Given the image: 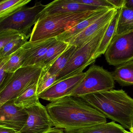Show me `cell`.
Returning a JSON list of instances; mask_svg holds the SVG:
<instances>
[{
    "label": "cell",
    "instance_id": "4",
    "mask_svg": "<svg viewBox=\"0 0 133 133\" xmlns=\"http://www.w3.org/2000/svg\"><path fill=\"white\" fill-rule=\"evenodd\" d=\"M109 24L81 46L77 47L67 64L58 75L55 83L83 73L87 66L95 61V54Z\"/></svg>",
    "mask_w": 133,
    "mask_h": 133
},
{
    "label": "cell",
    "instance_id": "36",
    "mask_svg": "<svg viewBox=\"0 0 133 133\" xmlns=\"http://www.w3.org/2000/svg\"><path fill=\"white\" fill-rule=\"evenodd\" d=\"M131 133V132H130V131H128V132H127V133Z\"/></svg>",
    "mask_w": 133,
    "mask_h": 133
},
{
    "label": "cell",
    "instance_id": "23",
    "mask_svg": "<svg viewBox=\"0 0 133 133\" xmlns=\"http://www.w3.org/2000/svg\"><path fill=\"white\" fill-rule=\"evenodd\" d=\"M76 48L75 46L69 45L66 50L57 58L47 71L51 75H56L57 77L59 74L67 64Z\"/></svg>",
    "mask_w": 133,
    "mask_h": 133
},
{
    "label": "cell",
    "instance_id": "22",
    "mask_svg": "<svg viewBox=\"0 0 133 133\" xmlns=\"http://www.w3.org/2000/svg\"><path fill=\"white\" fill-rule=\"evenodd\" d=\"M31 0H4L0 2V20H3L24 7Z\"/></svg>",
    "mask_w": 133,
    "mask_h": 133
},
{
    "label": "cell",
    "instance_id": "10",
    "mask_svg": "<svg viewBox=\"0 0 133 133\" xmlns=\"http://www.w3.org/2000/svg\"><path fill=\"white\" fill-rule=\"evenodd\" d=\"M28 117L25 109L15 104L14 99L0 105V126L12 128L18 132L24 126Z\"/></svg>",
    "mask_w": 133,
    "mask_h": 133
},
{
    "label": "cell",
    "instance_id": "6",
    "mask_svg": "<svg viewBox=\"0 0 133 133\" xmlns=\"http://www.w3.org/2000/svg\"><path fill=\"white\" fill-rule=\"evenodd\" d=\"M85 77L67 96L80 97L88 94L113 89L115 81L112 73L102 66L93 65L85 72Z\"/></svg>",
    "mask_w": 133,
    "mask_h": 133
},
{
    "label": "cell",
    "instance_id": "27",
    "mask_svg": "<svg viewBox=\"0 0 133 133\" xmlns=\"http://www.w3.org/2000/svg\"><path fill=\"white\" fill-rule=\"evenodd\" d=\"M24 35L13 30H5L0 32V50L10 42Z\"/></svg>",
    "mask_w": 133,
    "mask_h": 133
},
{
    "label": "cell",
    "instance_id": "3",
    "mask_svg": "<svg viewBox=\"0 0 133 133\" xmlns=\"http://www.w3.org/2000/svg\"><path fill=\"white\" fill-rule=\"evenodd\" d=\"M99 10L54 14L39 18L34 25L29 41L56 38Z\"/></svg>",
    "mask_w": 133,
    "mask_h": 133
},
{
    "label": "cell",
    "instance_id": "17",
    "mask_svg": "<svg viewBox=\"0 0 133 133\" xmlns=\"http://www.w3.org/2000/svg\"><path fill=\"white\" fill-rule=\"evenodd\" d=\"M69 46L68 43L57 41L50 47L38 64V66L41 67L44 71H48L57 58L66 50Z\"/></svg>",
    "mask_w": 133,
    "mask_h": 133
},
{
    "label": "cell",
    "instance_id": "21",
    "mask_svg": "<svg viewBox=\"0 0 133 133\" xmlns=\"http://www.w3.org/2000/svg\"><path fill=\"white\" fill-rule=\"evenodd\" d=\"M133 31V9L125 6L120 9L116 35Z\"/></svg>",
    "mask_w": 133,
    "mask_h": 133
},
{
    "label": "cell",
    "instance_id": "13",
    "mask_svg": "<svg viewBox=\"0 0 133 133\" xmlns=\"http://www.w3.org/2000/svg\"><path fill=\"white\" fill-rule=\"evenodd\" d=\"M105 8H109L82 4L75 2L74 0H56L46 5L40 13L39 18L54 14L95 11Z\"/></svg>",
    "mask_w": 133,
    "mask_h": 133
},
{
    "label": "cell",
    "instance_id": "18",
    "mask_svg": "<svg viewBox=\"0 0 133 133\" xmlns=\"http://www.w3.org/2000/svg\"><path fill=\"white\" fill-rule=\"evenodd\" d=\"M128 132L120 124L114 121L99 124L66 133H126Z\"/></svg>",
    "mask_w": 133,
    "mask_h": 133
},
{
    "label": "cell",
    "instance_id": "14",
    "mask_svg": "<svg viewBox=\"0 0 133 133\" xmlns=\"http://www.w3.org/2000/svg\"><path fill=\"white\" fill-rule=\"evenodd\" d=\"M57 41L56 38H52L28 42L23 46L25 52V59L22 67L38 65L50 47Z\"/></svg>",
    "mask_w": 133,
    "mask_h": 133
},
{
    "label": "cell",
    "instance_id": "35",
    "mask_svg": "<svg viewBox=\"0 0 133 133\" xmlns=\"http://www.w3.org/2000/svg\"><path fill=\"white\" fill-rule=\"evenodd\" d=\"M131 128H133V123H132V127H131Z\"/></svg>",
    "mask_w": 133,
    "mask_h": 133
},
{
    "label": "cell",
    "instance_id": "5",
    "mask_svg": "<svg viewBox=\"0 0 133 133\" xmlns=\"http://www.w3.org/2000/svg\"><path fill=\"white\" fill-rule=\"evenodd\" d=\"M43 68L38 65L22 67L13 73L7 84L0 89V105L16 98L25 89L38 82Z\"/></svg>",
    "mask_w": 133,
    "mask_h": 133
},
{
    "label": "cell",
    "instance_id": "34",
    "mask_svg": "<svg viewBox=\"0 0 133 133\" xmlns=\"http://www.w3.org/2000/svg\"><path fill=\"white\" fill-rule=\"evenodd\" d=\"M130 132H131V133H133V128H131L130 130Z\"/></svg>",
    "mask_w": 133,
    "mask_h": 133
},
{
    "label": "cell",
    "instance_id": "20",
    "mask_svg": "<svg viewBox=\"0 0 133 133\" xmlns=\"http://www.w3.org/2000/svg\"><path fill=\"white\" fill-rule=\"evenodd\" d=\"M119 13L120 9H118L116 14L109 24L95 54L94 59L95 60L101 55L105 54L111 41L116 35Z\"/></svg>",
    "mask_w": 133,
    "mask_h": 133
},
{
    "label": "cell",
    "instance_id": "26",
    "mask_svg": "<svg viewBox=\"0 0 133 133\" xmlns=\"http://www.w3.org/2000/svg\"><path fill=\"white\" fill-rule=\"evenodd\" d=\"M56 79V75H51L48 71L42 70L38 82V95L55 83Z\"/></svg>",
    "mask_w": 133,
    "mask_h": 133
},
{
    "label": "cell",
    "instance_id": "1",
    "mask_svg": "<svg viewBox=\"0 0 133 133\" xmlns=\"http://www.w3.org/2000/svg\"><path fill=\"white\" fill-rule=\"evenodd\" d=\"M46 107L53 126L65 132L107 123L104 115L81 97L66 96Z\"/></svg>",
    "mask_w": 133,
    "mask_h": 133
},
{
    "label": "cell",
    "instance_id": "24",
    "mask_svg": "<svg viewBox=\"0 0 133 133\" xmlns=\"http://www.w3.org/2000/svg\"><path fill=\"white\" fill-rule=\"evenodd\" d=\"M30 37L29 36H22L5 45L0 50V59L11 56L27 43Z\"/></svg>",
    "mask_w": 133,
    "mask_h": 133
},
{
    "label": "cell",
    "instance_id": "16",
    "mask_svg": "<svg viewBox=\"0 0 133 133\" xmlns=\"http://www.w3.org/2000/svg\"><path fill=\"white\" fill-rule=\"evenodd\" d=\"M38 82L34 83L25 89L19 96L14 99L16 105L28 109L41 104L37 93Z\"/></svg>",
    "mask_w": 133,
    "mask_h": 133
},
{
    "label": "cell",
    "instance_id": "7",
    "mask_svg": "<svg viewBox=\"0 0 133 133\" xmlns=\"http://www.w3.org/2000/svg\"><path fill=\"white\" fill-rule=\"evenodd\" d=\"M46 5L41 2L36 3L31 7L22 8L10 16L0 20V32L13 30L22 35L31 36V28L39 19V15Z\"/></svg>",
    "mask_w": 133,
    "mask_h": 133
},
{
    "label": "cell",
    "instance_id": "28",
    "mask_svg": "<svg viewBox=\"0 0 133 133\" xmlns=\"http://www.w3.org/2000/svg\"><path fill=\"white\" fill-rule=\"evenodd\" d=\"M10 56L0 59V89L6 85L13 75L6 71V64Z\"/></svg>",
    "mask_w": 133,
    "mask_h": 133
},
{
    "label": "cell",
    "instance_id": "12",
    "mask_svg": "<svg viewBox=\"0 0 133 133\" xmlns=\"http://www.w3.org/2000/svg\"><path fill=\"white\" fill-rule=\"evenodd\" d=\"M118 9L112 8L81 33L68 39L65 42L70 45L78 47L95 35L99 31L109 24L116 14Z\"/></svg>",
    "mask_w": 133,
    "mask_h": 133
},
{
    "label": "cell",
    "instance_id": "33",
    "mask_svg": "<svg viewBox=\"0 0 133 133\" xmlns=\"http://www.w3.org/2000/svg\"><path fill=\"white\" fill-rule=\"evenodd\" d=\"M124 6L128 8L133 9V0H126Z\"/></svg>",
    "mask_w": 133,
    "mask_h": 133
},
{
    "label": "cell",
    "instance_id": "15",
    "mask_svg": "<svg viewBox=\"0 0 133 133\" xmlns=\"http://www.w3.org/2000/svg\"><path fill=\"white\" fill-rule=\"evenodd\" d=\"M111 9L112 8H105L98 11L85 20L57 37V39L58 41L66 42L81 33Z\"/></svg>",
    "mask_w": 133,
    "mask_h": 133
},
{
    "label": "cell",
    "instance_id": "8",
    "mask_svg": "<svg viewBox=\"0 0 133 133\" xmlns=\"http://www.w3.org/2000/svg\"><path fill=\"white\" fill-rule=\"evenodd\" d=\"M104 56L107 63L115 66L133 60V31L116 35Z\"/></svg>",
    "mask_w": 133,
    "mask_h": 133
},
{
    "label": "cell",
    "instance_id": "31",
    "mask_svg": "<svg viewBox=\"0 0 133 133\" xmlns=\"http://www.w3.org/2000/svg\"><path fill=\"white\" fill-rule=\"evenodd\" d=\"M15 130L6 127L0 126V133H17Z\"/></svg>",
    "mask_w": 133,
    "mask_h": 133
},
{
    "label": "cell",
    "instance_id": "29",
    "mask_svg": "<svg viewBox=\"0 0 133 133\" xmlns=\"http://www.w3.org/2000/svg\"><path fill=\"white\" fill-rule=\"evenodd\" d=\"M75 2L82 4L98 7H105L114 8L113 6L110 4L107 0H74Z\"/></svg>",
    "mask_w": 133,
    "mask_h": 133
},
{
    "label": "cell",
    "instance_id": "30",
    "mask_svg": "<svg viewBox=\"0 0 133 133\" xmlns=\"http://www.w3.org/2000/svg\"><path fill=\"white\" fill-rule=\"evenodd\" d=\"M114 7L117 9H120L125 6L126 0H107Z\"/></svg>",
    "mask_w": 133,
    "mask_h": 133
},
{
    "label": "cell",
    "instance_id": "25",
    "mask_svg": "<svg viewBox=\"0 0 133 133\" xmlns=\"http://www.w3.org/2000/svg\"><path fill=\"white\" fill-rule=\"evenodd\" d=\"M25 59V52L23 46L10 56L6 64V71L14 73L22 67Z\"/></svg>",
    "mask_w": 133,
    "mask_h": 133
},
{
    "label": "cell",
    "instance_id": "11",
    "mask_svg": "<svg viewBox=\"0 0 133 133\" xmlns=\"http://www.w3.org/2000/svg\"><path fill=\"white\" fill-rule=\"evenodd\" d=\"M85 74L83 72L56 82L40 93L39 98L52 102L67 96L82 81Z\"/></svg>",
    "mask_w": 133,
    "mask_h": 133
},
{
    "label": "cell",
    "instance_id": "32",
    "mask_svg": "<svg viewBox=\"0 0 133 133\" xmlns=\"http://www.w3.org/2000/svg\"><path fill=\"white\" fill-rule=\"evenodd\" d=\"M46 133H64L63 131L61 128H56L54 127L52 128L49 131Z\"/></svg>",
    "mask_w": 133,
    "mask_h": 133
},
{
    "label": "cell",
    "instance_id": "9",
    "mask_svg": "<svg viewBox=\"0 0 133 133\" xmlns=\"http://www.w3.org/2000/svg\"><path fill=\"white\" fill-rule=\"evenodd\" d=\"M29 114L27 122L17 133H46L53 126L46 107L42 104L25 109Z\"/></svg>",
    "mask_w": 133,
    "mask_h": 133
},
{
    "label": "cell",
    "instance_id": "19",
    "mask_svg": "<svg viewBox=\"0 0 133 133\" xmlns=\"http://www.w3.org/2000/svg\"><path fill=\"white\" fill-rule=\"evenodd\" d=\"M112 74L114 81L120 85H133V60L117 66Z\"/></svg>",
    "mask_w": 133,
    "mask_h": 133
},
{
    "label": "cell",
    "instance_id": "2",
    "mask_svg": "<svg viewBox=\"0 0 133 133\" xmlns=\"http://www.w3.org/2000/svg\"><path fill=\"white\" fill-rule=\"evenodd\" d=\"M106 117L130 130L133 121V98L123 90H111L81 96Z\"/></svg>",
    "mask_w": 133,
    "mask_h": 133
}]
</instances>
